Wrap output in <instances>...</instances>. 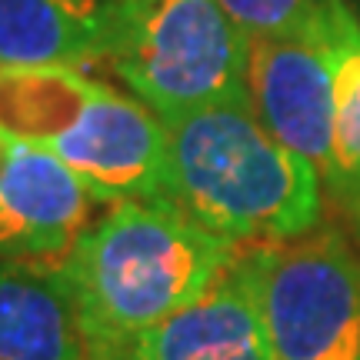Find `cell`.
<instances>
[{
    "label": "cell",
    "mask_w": 360,
    "mask_h": 360,
    "mask_svg": "<svg viewBox=\"0 0 360 360\" xmlns=\"http://www.w3.org/2000/svg\"><path fill=\"white\" fill-rule=\"evenodd\" d=\"M357 227H360V220H357Z\"/></svg>",
    "instance_id": "5bb4252c"
},
{
    "label": "cell",
    "mask_w": 360,
    "mask_h": 360,
    "mask_svg": "<svg viewBox=\"0 0 360 360\" xmlns=\"http://www.w3.org/2000/svg\"><path fill=\"white\" fill-rule=\"evenodd\" d=\"M347 7H350V11H354V13H357V17H360V0H347Z\"/></svg>",
    "instance_id": "4fadbf2b"
},
{
    "label": "cell",
    "mask_w": 360,
    "mask_h": 360,
    "mask_svg": "<svg viewBox=\"0 0 360 360\" xmlns=\"http://www.w3.org/2000/svg\"><path fill=\"white\" fill-rule=\"evenodd\" d=\"M237 250L177 207L107 204L64 260L87 360H124L150 327L207 290Z\"/></svg>",
    "instance_id": "7a4b0ae2"
},
{
    "label": "cell",
    "mask_w": 360,
    "mask_h": 360,
    "mask_svg": "<svg viewBox=\"0 0 360 360\" xmlns=\"http://www.w3.org/2000/svg\"><path fill=\"white\" fill-rule=\"evenodd\" d=\"M0 134L51 150L103 204L170 207L164 120L87 70L0 67Z\"/></svg>",
    "instance_id": "3957f363"
},
{
    "label": "cell",
    "mask_w": 360,
    "mask_h": 360,
    "mask_svg": "<svg viewBox=\"0 0 360 360\" xmlns=\"http://www.w3.org/2000/svg\"><path fill=\"white\" fill-rule=\"evenodd\" d=\"M270 360H360V254L321 224L283 244L244 247Z\"/></svg>",
    "instance_id": "5b68a950"
},
{
    "label": "cell",
    "mask_w": 360,
    "mask_h": 360,
    "mask_svg": "<svg viewBox=\"0 0 360 360\" xmlns=\"http://www.w3.org/2000/svg\"><path fill=\"white\" fill-rule=\"evenodd\" d=\"M107 0H0V67H74L103 60Z\"/></svg>",
    "instance_id": "30bf717a"
},
{
    "label": "cell",
    "mask_w": 360,
    "mask_h": 360,
    "mask_svg": "<svg viewBox=\"0 0 360 360\" xmlns=\"http://www.w3.org/2000/svg\"><path fill=\"white\" fill-rule=\"evenodd\" d=\"M247 90L260 124L290 150L307 157L327 180L337 110L327 27L310 37L250 40Z\"/></svg>",
    "instance_id": "52a82bcc"
},
{
    "label": "cell",
    "mask_w": 360,
    "mask_h": 360,
    "mask_svg": "<svg viewBox=\"0 0 360 360\" xmlns=\"http://www.w3.org/2000/svg\"><path fill=\"white\" fill-rule=\"evenodd\" d=\"M0 360H87L64 264L0 257Z\"/></svg>",
    "instance_id": "9c48e42d"
},
{
    "label": "cell",
    "mask_w": 360,
    "mask_h": 360,
    "mask_svg": "<svg viewBox=\"0 0 360 360\" xmlns=\"http://www.w3.org/2000/svg\"><path fill=\"white\" fill-rule=\"evenodd\" d=\"M170 207L233 247L297 240L323 224L327 184L260 124L250 97L160 117Z\"/></svg>",
    "instance_id": "6da1fadb"
},
{
    "label": "cell",
    "mask_w": 360,
    "mask_h": 360,
    "mask_svg": "<svg viewBox=\"0 0 360 360\" xmlns=\"http://www.w3.org/2000/svg\"><path fill=\"white\" fill-rule=\"evenodd\" d=\"M124 360H270L244 247L207 290L150 327Z\"/></svg>",
    "instance_id": "ba28073f"
},
{
    "label": "cell",
    "mask_w": 360,
    "mask_h": 360,
    "mask_svg": "<svg viewBox=\"0 0 360 360\" xmlns=\"http://www.w3.org/2000/svg\"><path fill=\"white\" fill-rule=\"evenodd\" d=\"M327 40L334 53V147L327 170V197L360 220V17L347 0H334L327 13Z\"/></svg>",
    "instance_id": "8fae6325"
},
{
    "label": "cell",
    "mask_w": 360,
    "mask_h": 360,
    "mask_svg": "<svg viewBox=\"0 0 360 360\" xmlns=\"http://www.w3.org/2000/svg\"><path fill=\"white\" fill-rule=\"evenodd\" d=\"M103 60L157 117L250 97V40L217 0H107Z\"/></svg>",
    "instance_id": "277c9868"
},
{
    "label": "cell",
    "mask_w": 360,
    "mask_h": 360,
    "mask_svg": "<svg viewBox=\"0 0 360 360\" xmlns=\"http://www.w3.org/2000/svg\"><path fill=\"white\" fill-rule=\"evenodd\" d=\"M217 4L244 30L247 40L310 37L327 27L330 13V0H217Z\"/></svg>",
    "instance_id": "7c38bea8"
},
{
    "label": "cell",
    "mask_w": 360,
    "mask_h": 360,
    "mask_svg": "<svg viewBox=\"0 0 360 360\" xmlns=\"http://www.w3.org/2000/svg\"><path fill=\"white\" fill-rule=\"evenodd\" d=\"M101 207L51 150L0 134V257L64 264Z\"/></svg>",
    "instance_id": "8992f818"
}]
</instances>
